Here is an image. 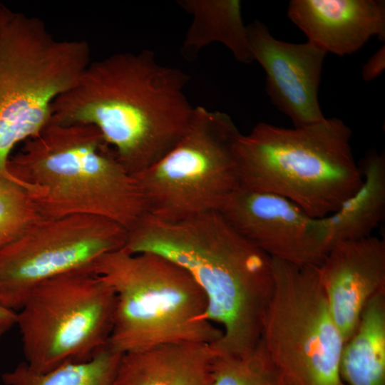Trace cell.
I'll use <instances>...</instances> for the list:
<instances>
[{
    "mask_svg": "<svg viewBox=\"0 0 385 385\" xmlns=\"http://www.w3.org/2000/svg\"><path fill=\"white\" fill-rule=\"evenodd\" d=\"M359 166L363 177L361 186L336 211L318 218L328 252L336 243L371 236L384 216V154L371 152Z\"/></svg>",
    "mask_w": 385,
    "mask_h": 385,
    "instance_id": "obj_16",
    "label": "cell"
},
{
    "mask_svg": "<svg viewBox=\"0 0 385 385\" xmlns=\"http://www.w3.org/2000/svg\"><path fill=\"white\" fill-rule=\"evenodd\" d=\"M16 312L0 305V339L16 324Z\"/></svg>",
    "mask_w": 385,
    "mask_h": 385,
    "instance_id": "obj_23",
    "label": "cell"
},
{
    "mask_svg": "<svg viewBox=\"0 0 385 385\" xmlns=\"http://www.w3.org/2000/svg\"><path fill=\"white\" fill-rule=\"evenodd\" d=\"M14 14L15 12L0 2V35Z\"/></svg>",
    "mask_w": 385,
    "mask_h": 385,
    "instance_id": "obj_24",
    "label": "cell"
},
{
    "mask_svg": "<svg viewBox=\"0 0 385 385\" xmlns=\"http://www.w3.org/2000/svg\"><path fill=\"white\" fill-rule=\"evenodd\" d=\"M112 287L115 307L108 345L124 354L178 342L214 343L222 330L205 320L207 303L183 267L153 252H110L93 265Z\"/></svg>",
    "mask_w": 385,
    "mask_h": 385,
    "instance_id": "obj_5",
    "label": "cell"
},
{
    "mask_svg": "<svg viewBox=\"0 0 385 385\" xmlns=\"http://www.w3.org/2000/svg\"><path fill=\"white\" fill-rule=\"evenodd\" d=\"M287 15L307 41L327 53L349 55L373 36L385 38L381 0H292Z\"/></svg>",
    "mask_w": 385,
    "mask_h": 385,
    "instance_id": "obj_14",
    "label": "cell"
},
{
    "mask_svg": "<svg viewBox=\"0 0 385 385\" xmlns=\"http://www.w3.org/2000/svg\"><path fill=\"white\" fill-rule=\"evenodd\" d=\"M41 217L25 187L0 178V249L19 237Z\"/></svg>",
    "mask_w": 385,
    "mask_h": 385,
    "instance_id": "obj_21",
    "label": "cell"
},
{
    "mask_svg": "<svg viewBox=\"0 0 385 385\" xmlns=\"http://www.w3.org/2000/svg\"><path fill=\"white\" fill-rule=\"evenodd\" d=\"M351 136L336 118L294 128L260 123L235 143L240 187L283 197L312 217H326L363 182Z\"/></svg>",
    "mask_w": 385,
    "mask_h": 385,
    "instance_id": "obj_4",
    "label": "cell"
},
{
    "mask_svg": "<svg viewBox=\"0 0 385 385\" xmlns=\"http://www.w3.org/2000/svg\"><path fill=\"white\" fill-rule=\"evenodd\" d=\"M123 250L160 255L190 274L207 299L204 319L222 332L210 344L216 354L242 356L257 346L273 290L272 258L220 212L178 221L145 214Z\"/></svg>",
    "mask_w": 385,
    "mask_h": 385,
    "instance_id": "obj_2",
    "label": "cell"
},
{
    "mask_svg": "<svg viewBox=\"0 0 385 385\" xmlns=\"http://www.w3.org/2000/svg\"><path fill=\"white\" fill-rule=\"evenodd\" d=\"M210 343L178 342L122 354L114 385H212Z\"/></svg>",
    "mask_w": 385,
    "mask_h": 385,
    "instance_id": "obj_15",
    "label": "cell"
},
{
    "mask_svg": "<svg viewBox=\"0 0 385 385\" xmlns=\"http://www.w3.org/2000/svg\"><path fill=\"white\" fill-rule=\"evenodd\" d=\"M212 385L285 384L261 338L255 349L247 354H216Z\"/></svg>",
    "mask_w": 385,
    "mask_h": 385,
    "instance_id": "obj_20",
    "label": "cell"
},
{
    "mask_svg": "<svg viewBox=\"0 0 385 385\" xmlns=\"http://www.w3.org/2000/svg\"><path fill=\"white\" fill-rule=\"evenodd\" d=\"M177 4L192 17L181 47L187 60H192L204 47L217 42L227 47L237 61H253L240 1L179 0Z\"/></svg>",
    "mask_w": 385,
    "mask_h": 385,
    "instance_id": "obj_17",
    "label": "cell"
},
{
    "mask_svg": "<svg viewBox=\"0 0 385 385\" xmlns=\"http://www.w3.org/2000/svg\"><path fill=\"white\" fill-rule=\"evenodd\" d=\"M319 271L331 314L345 343L355 332L367 302L385 293V242L371 235L336 243Z\"/></svg>",
    "mask_w": 385,
    "mask_h": 385,
    "instance_id": "obj_13",
    "label": "cell"
},
{
    "mask_svg": "<svg viewBox=\"0 0 385 385\" xmlns=\"http://www.w3.org/2000/svg\"><path fill=\"white\" fill-rule=\"evenodd\" d=\"M220 212L237 232L271 258L319 267L328 253L318 218L309 216L283 197L239 186Z\"/></svg>",
    "mask_w": 385,
    "mask_h": 385,
    "instance_id": "obj_11",
    "label": "cell"
},
{
    "mask_svg": "<svg viewBox=\"0 0 385 385\" xmlns=\"http://www.w3.org/2000/svg\"><path fill=\"white\" fill-rule=\"evenodd\" d=\"M273 290L262 340L285 385H346L344 341L331 314L319 267L272 258Z\"/></svg>",
    "mask_w": 385,
    "mask_h": 385,
    "instance_id": "obj_9",
    "label": "cell"
},
{
    "mask_svg": "<svg viewBox=\"0 0 385 385\" xmlns=\"http://www.w3.org/2000/svg\"><path fill=\"white\" fill-rule=\"evenodd\" d=\"M241 134L227 113L195 106L176 145L133 175L146 214L178 221L220 212L240 186L235 147Z\"/></svg>",
    "mask_w": 385,
    "mask_h": 385,
    "instance_id": "obj_7",
    "label": "cell"
},
{
    "mask_svg": "<svg viewBox=\"0 0 385 385\" xmlns=\"http://www.w3.org/2000/svg\"><path fill=\"white\" fill-rule=\"evenodd\" d=\"M115 307L113 289L93 265L39 284L16 312L25 363L45 373L91 359L108 343Z\"/></svg>",
    "mask_w": 385,
    "mask_h": 385,
    "instance_id": "obj_8",
    "label": "cell"
},
{
    "mask_svg": "<svg viewBox=\"0 0 385 385\" xmlns=\"http://www.w3.org/2000/svg\"><path fill=\"white\" fill-rule=\"evenodd\" d=\"M190 76L164 66L150 50L91 62L56 98L51 122L97 128L134 175L155 163L186 132L195 107L185 88Z\"/></svg>",
    "mask_w": 385,
    "mask_h": 385,
    "instance_id": "obj_1",
    "label": "cell"
},
{
    "mask_svg": "<svg viewBox=\"0 0 385 385\" xmlns=\"http://www.w3.org/2000/svg\"><path fill=\"white\" fill-rule=\"evenodd\" d=\"M88 42L60 40L37 17L15 13L0 35V178L20 142L50 121L51 106L91 63Z\"/></svg>",
    "mask_w": 385,
    "mask_h": 385,
    "instance_id": "obj_6",
    "label": "cell"
},
{
    "mask_svg": "<svg viewBox=\"0 0 385 385\" xmlns=\"http://www.w3.org/2000/svg\"><path fill=\"white\" fill-rule=\"evenodd\" d=\"M247 31L253 61L266 73V91L272 103L295 128L322 120L318 90L327 53L309 41L278 40L258 20L247 25Z\"/></svg>",
    "mask_w": 385,
    "mask_h": 385,
    "instance_id": "obj_12",
    "label": "cell"
},
{
    "mask_svg": "<svg viewBox=\"0 0 385 385\" xmlns=\"http://www.w3.org/2000/svg\"><path fill=\"white\" fill-rule=\"evenodd\" d=\"M122 354L108 344L91 359L38 373L25 362L2 374L5 385H114Z\"/></svg>",
    "mask_w": 385,
    "mask_h": 385,
    "instance_id": "obj_19",
    "label": "cell"
},
{
    "mask_svg": "<svg viewBox=\"0 0 385 385\" xmlns=\"http://www.w3.org/2000/svg\"><path fill=\"white\" fill-rule=\"evenodd\" d=\"M8 168L30 188L41 217L96 215L128 231L146 214L135 178L91 125L49 121L10 157Z\"/></svg>",
    "mask_w": 385,
    "mask_h": 385,
    "instance_id": "obj_3",
    "label": "cell"
},
{
    "mask_svg": "<svg viewBox=\"0 0 385 385\" xmlns=\"http://www.w3.org/2000/svg\"><path fill=\"white\" fill-rule=\"evenodd\" d=\"M128 231L90 215L41 217L0 249V305L18 312L39 284L123 249Z\"/></svg>",
    "mask_w": 385,
    "mask_h": 385,
    "instance_id": "obj_10",
    "label": "cell"
},
{
    "mask_svg": "<svg viewBox=\"0 0 385 385\" xmlns=\"http://www.w3.org/2000/svg\"><path fill=\"white\" fill-rule=\"evenodd\" d=\"M339 374L346 385H385V293L366 304L355 332L344 344Z\"/></svg>",
    "mask_w": 385,
    "mask_h": 385,
    "instance_id": "obj_18",
    "label": "cell"
},
{
    "mask_svg": "<svg viewBox=\"0 0 385 385\" xmlns=\"http://www.w3.org/2000/svg\"><path fill=\"white\" fill-rule=\"evenodd\" d=\"M384 68L385 47L383 45L363 66L362 77L364 81H370L376 78Z\"/></svg>",
    "mask_w": 385,
    "mask_h": 385,
    "instance_id": "obj_22",
    "label": "cell"
}]
</instances>
